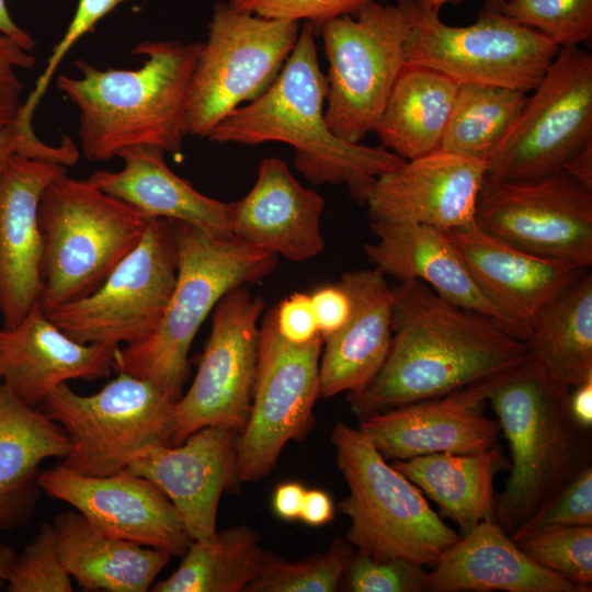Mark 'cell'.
I'll use <instances>...</instances> for the list:
<instances>
[{
	"mask_svg": "<svg viewBox=\"0 0 592 592\" xmlns=\"http://www.w3.org/2000/svg\"><path fill=\"white\" fill-rule=\"evenodd\" d=\"M391 340L378 373L348 392L358 418L444 396L528 356L524 341L493 319L460 308L419 280L391 286Z\"/></svg>",
	"mask_w": 592,
	"mask_h": 592,
	"instance_id": "6da1fadb",
	"label": "cell"
},
{
	"mask_svg": "<svg viewBox=\"0 0 592 592\" xmlns=\"http://www.w3.org/2000/svg\"><path fill=\"white\" fill-rule=\"evenodd\" d=\"M315 33L304 22L273 83L228 114L207 138L217 144L291 145L295 166L306 179L315 184H344L351 197L363 205L375 179L405 160L382 145L351 143L331 132L325 118L328 82L319 66Z\"/></svg>",
	"mask_w": 592,
	"mask_h": 592,
	"instance_id": "7a4b0ae2",
	"label": "cell"
},
{
	"mask_svg": "<svg viewBox=\"0 0 592 592\" xmlns=\"http://www.w3.org/2000/svg\"><path fill=\"white\" fill-rule=\"evenodd\" d=\"M203 43L144 41L133 53L144 57L135 70L98 69L77 60L81 77L60 75L56 87L79 110L83 157L102 161L132 146L182 149L192 73Z\"/></svg>",
	"mask_w": 592,
	"mask_h": 592,
	"instance_id": "3957f363",
	"label": "cell"
},
{
	"mask_svg": "<svg viewBox=\"0 0 592 592\" xmlns=\"http://www.w3.org/2000/svg\"><path fill=\"white\" fill-rule=\"evenodd\" d=\"M483 384L511 451V474L496 496V520L512 537L591 466L590 429L571 415V387L530 356Z\"/></svg>",
	"mask_w": 592,
	"mask_h": 592,
	"instance_id": "277c9868",
	"label": "cell"
},
{
	"mask_svg": "<svg viewBox=\"0 0 592 592\" xmlns=\"http://www.w3.org/2000/svg\"><path fill=\"white\" fill-rule=\"evenodd\" d=\"M173 221L178 272L168 306L148 338L116 348L113 368L150 380L177 402L189 374L191 344L208 314L231 289L267 276L277 255L235 237L217 238Z\"/></svg>",
	"mask_w": 592,
	"mask_h": 592,
	"instance_id": "5b68a950",
	"label": "cell"
},
{
	"mask_svg": "<svg viewBox=\"0 0 592 592\" xmlns=\"http://www.w3.org/2000/svg\"><path fill=\"white\" fill-rule=\"evenodd\" d=\"M349 493L339 510L349 517L346 540L375 560L403 559L433 568L460 534L447 526L421 490L371 441L338 421L330 435Z\"/></svg>",
	"mask_w": 592,
	"mask_h": 592,
	"instance_id": "8992f818",
	"label": "cell"
},
{
	"mask_svg": "<svg viewBox=\"0 0 592 592\" xmlns=\"http://www.w3.org/2000/svg\"><path fill=\"white\" fill-rule=\"evenodd\" d=\"M148 220L89 180L50 183L38 207L45 314L94 292L139 243Z\"/></svg>",
	"mask_w": 592,
	"mask_h": 592,
	"instance_id": "52a82bcc",
	"label": "cell"
},
{
	"mask_svg": "<svg viewBox=\"0 0 592 592\" xmlns=\"http://www.w3.org/2000/svg\"><path fill=\"white\" fill-rule=\"evenodd\" d=\"M397 2L408 20L406 64L433 69L458 84L527 93L538 86L560 49L547 36L491 3L474 24L452 26L417 0Z\"/></svg>",
	"mask_w": 592,
	"mask_h": 592,
	"instance_id": "ba28073f",
	"label": "cell"
},
{
	"mask_svg": "<svg viewBox=\"0 0 592 592\" xmlns=\"http://www.w3.org/2000/svg\"><path fill=\"white\" fill-rule=\"evenodd\" d=\"M41 406L69 439L60 465L80 475L110 476L152 445H172L175 402L147 379L118 373L89 396L64 383Z\"/></svg>",
	"mask_w": 592,
	"mask_h": 592,
	"instance_id": "9c48e42d",
	"label": "cell"
},
{
	"mask_svg": "<svg viewBox=\"0 0 592 592\" xmlns=\"http://www.w3.org/2000/svg\"><path fill=\"white\" fill-rule=\"evenodd\" d=\"M300 26L217 2L190 82L187 134L207 138L241 103L265 92L292 53Z\"/></svg>",
	"mask_w": 592,
	"mask_h": 592,
	"instance_id": "30bf717a",
	"label": "cell"
},
{
	"mask_svg": "<svg viewBox=\"0 0 592 592\" xmlns=\"http://www.w3.org/2000/svg\"><path fill=\"white\" fill-rule=\"evenodd\" d=\"M353 18L325 23L328 60L326 122L333 134L360 143L375 126L406 65L408 20L397 4L372 1Z\"/></svg>",
	"mask_w": 592,
	"mask_h": 592,
	"instance_id": "8fae6325",
	"label": "cell"
},
{
	"mask_svg": "<svg viewBox=\"0 0 592 592\" xmlns=\"http://www.w3.org/2000/svg\"><path fill=\"white\" fill-rule=\"evenodd\" d=\"M592 140V55L560 47L508 134L486 160V177L530 182L562 170Z\"/></svg>",
	"mask_w": 592,
	"mask_h": 592,
	"instance_id": "7c38bea8",
	"label": "cell"
},
{
	"mask_svg": "<svg viewBox=\"0 0 592 592\" xmlns=\"http://www.w3.org/2000/svg\"><path fill=\"white\" fill-rule=\"evenodd\" d=\"M177 272L174 221L149 218L139 243L94 292L46 315L81 343L133 344L158 327Z\"/></svg>",
	"mask_w": 592,
	"mask_h": 592,
	"instance_id": "4fadbf2b",
	"label": "cell"
},
{
	"mask_svg": "<svg viewBox=\"0 0 592 592\" xmlns=\"http://www.w3.org/2000/svg\"><path fill=\"white\" fill-rule=\"evenodd\" d=\"M322 343L320 335L289 343L276 329L273 308L263 317L251 411L236 443L239 482L266 477L285 444L303 440L312 429Z\"/></svg>",
	"mask_w": 592,
	"mask_h": 592,
	"instance_id": "5bb4252c",
	"label": "cell"
},
{
	"mask_svg": "<svg viewBox=\"0 0 592 592\" xmlns=\"http://www.w3.org/2000/svg\"><path fill=\"white\" fill-rule=\"evenodd\" d=\"M475 223L526 253L576 269L592 265V191L563 170L530 182L485 177Z\"/></svg>",
	"mask_w": 592,
	"mask_h": 592,
	"instance_id": "9a60e30c",
	"label": "cell"
},
{
	"mask_svg": "<svg viewBox=\"0 0 592 592\" xmlns=\"http://www.w3.org/2000/svg\"><path fill=\"white\" fill-rule=\"evenodd\" d=\"M263 308V299L252 296L246 286L231 289L215 306L194 380L174 406L172 445L205 426L237 432L244 428L252 405Z\"/></svg>",
	"mask_w": 592,
	"mask_h": 592,
	"instance_id": "2e32d148",
	"label": "cell"
},
{
	"mask_svg": "<svg viewBox=\"0 0 592 592\" xmlns=\"http://www.w3.org/2000/svg\"><path fill=\"white\" fill-rule=\"evenodd\" d=\"M41 490L70 504L95 528L116 538L183 556L193 538L163 491L127 469L87 476L61 465L39 475Z\"/></svg>",
	"mask_w": 592,
	"mask_h": 592,
	"instance_id": "e0dca14e",
	"label": "cell"
},
{
	"mask_svg": "<svg viewBox=\"0 0 592 592\" xmlns=\"http://www.w3.org/2000/svg\"><path fill=\"white\" fill-rule=\"evenodd\" d=\"M486 161L435 150L380 174L364 195L371 223L415 224L443 232L475 224Z\"/></svg>",
	"mask_w": 592,
	"mask_h": 592,
	"instance_id": "ac0fdd59",
	"label": "cell"
},
{
	"mask_svg": "<svg viewBox=\"0 0 592 592\" xmlns=\"http://www.w3.org/2000/svg\"><path fill=\"white\" fill-rule=\"evenodd\" d=\"M67 167L13 153L0 177V315L16 326L43 292V238L38 207L46 187Z\"/></svg>",
	"mask_w": 592,
	"mask_h": 592,
	"instance_id": "d6986e66",
	"label": "cell"
},
{
	"mask_svg": "<svg viewBox=\"0 0 592 592\" xmlns=\"http://www.w3.org/2000/svg\"><path fill=\"white\" fill-rule=\"evenodd\" d=\"M483 380L358 419V429L386 460L486 451L496 445L501 428L485 414Z\"/></svg>",
	"mask_w": 592,
	"mask_h": 592,
	"instance_id": "ffe728a7",
	"label": "cell"
},
{
	"mask_svg": "<svg viewBox=\"0 0 592 592\" xmlns=\"http://www.w3.org/2000/svg\"><path fill=\"white\" fill-rule=\"evenodd\" d=\"M445 235L499 312L503 328L524 342L540 310L589 271L526 253L476 223Z\"/></svg>",
	"mask_w": 592,
	"mask_h": 592,
	"instance_id": "44dd1931",
	"label": "cell"
},
{
	"mask_svg": "<svg viewBox=\"0 0 592 592\" xmlns=\"http://www.w3.org/2000/svg\"><path fill=\"white\" fill-rule=\"evenodd\" d=\"M239 432L205 426L181 444H156L126 468L157 485L179 511L193 539L216 532L223 492L239 483L236 443Z\"/></svg>",
	"mask_w": 592,
	"mask_h": 592,
	"instance_id": "7402d4cb",
	"label": "cell"
},
{
	"mask_svg": "<svg viewBox=\"0 0 592 592\" xmlns=\"http://www.w3.org/2000/svg\"><path fill=\"white\" fill-rule=\"evenodd\" d=\"M116 348L71 339L37 303L16 326L0 329V382L37 408L68 380L109 376Z\"/></svg>",
	"mask_w": 592,
	"mask_h": 592,
	"instance_id": "603a6c76",
	"label": "cell"
},
{
	"mask_svg": "<svg viewBox=\"0 0 592 592\" xmlns=\"http://www.w3.org/2000/svg\"><path fill=\"white\" fill-rule=\"evenodd\" d=\"M323 207V197L303 186L284 160L266 158L249 193L229 203L231 234L291 261H307L325 249Z\"/></svg>",
	"mask_w": 592,
	"mask_h": 592,
	"instance_id": "cb8c5ba5",
	"label": "cell"
},
{
	"mask_svg": "<svg viewBox=\"0 0 592 592\" xmlns=\"http://www.w3.org/2000/svg\"><path fill=\"white\" fill-rule=\"evenodd\" d=\"M339 284L351 298L348 322L323 340L319 391L323 398L366 386L378 373L391 340L392 293L376 267L346 272Z\"/></svg>",
	"mask_w": 592,
	"mask_h": 592,
	"instance_id": "d4e9b609",
	"label": "cell"
},
{
	"mask_svg": "<svg viewBox=\"0 0 592 592\" xmlns=\"http://www.w3.org/2000/svg\"><path fill=\"white\" fill-rule=\"evenodd\" d=\"M587 592L523 553L497 521L478 523L428 571L424 591Z\"/></svg>",
	"mask_w": 592,
	"mask_h": 592,
	"instance_id": "484cf974",
	"label": "cell"
},
{
	"mask_svg": "<svg viewBox=\"0 0 592 592\" xmlns=\"http://www.w3.org/2000/svg\"><path fill=\"white\" fill-rule=\"evenodd\" d=\"M164 153L156 146L124 148L116 155L124 162L121 170H99L88 180L147 218L178 220L217 238H232L229 203L195 190L168 167Z\"/></svg>",
	"mask_w": 592,
	"mask_h": 592,
	"instance_id": "4316f807",
	"label": "cell"
},
{
	"mask_svg": "<svg viewBox=\"0 0 592 592\" xmlns=\"http://www.w3.org/2000/svg\"><path fill=\"white\" fill-rule=\"evenodd\" d=\"M371 228L376 241L366 243L364 253L384 275L398 282L422 281L451 304L485 315L503 328L499 312L445 232L415 224L371 223Z\"/></svg>",
	"mask_w": 592,
	"mask_h": 592,
	"instance_id": "83f0119b",
	"label": "cell"
},
{
	"mask_svg": "<svg viewBox=\"0 0 592 592\" xmlns=\"http://www.w3.org/2000/svg\"><path fill=\"white\" fill-rule=\"evenodd\" d=\"M69 452L64 429L0 382V532L26 524L41 491V464Z\"/></svg>",
	"mask_w": 592,
	"mask_h": 592,
	"instance_id": "f1b7e54d",
	"label": "cell"
},
{
	"mask_svg": "<svg viewBox=\"0 0 592 592\" xmlns=\"http://www.w3.org/2000/svg\"><path fill=\"white\" fill-rule=\"evenodd\" d=\"M66 570L86 590L145 592L168 565V551L107 535L80 512L66 511L50 523Z\"/></svg>",
	"mask_w": 592,
	"mask_h": 592,
	"instance_id": "f546056e",
	"label": "cell"
},
{
	"mask_svg": "<svg viewBox=\"0 0 592 592\" xmlns=\"http://www.w3.org/2000/svg\"><path fill=\"white\" fill-rule=\"evenodd\" d=\"M466 534L482 521L496 520L493 479L511 463L502 449L478 453H433L391 464Z\"/></svg>",
	"mask_w": 592,
	"mask_h": 592,
	"instance_id": "4dcf8cb0",
	"label": "cell"
},
{
	"mask_svg": "<svg viewBox=\"0 0 592 592\" xmlns=\"http://www.w3.org/2000/svg\"><path fill=\"white\" fill-rule=\"evenodd\" d=\"M458 87L439 71L406 64L374 129L382 146L403 160L437 150Z\"/></svg>",
	"mask_w": 592,
	"mask_h": 592,
	"instance_id": "1f68e13d",
	"label": "cell"
},
{
	"mask_svg": "<svg viewBox=\"0 0 592 592\" xmlns=\"http://www.w3.org/2000/svg\"><path fill=\"white\" fill-rule=\"evenodd\" d=\"M528 356L571 388L592 379V274L587 271L548 303L525 341Z\"/></svg>",
	"mask_w": 592,
	"mask_h": 592,
	"instance_id": "d6a6232c",
	"label": "cell"
},
{
	"mask_svg": "<svg viewBox=\"0 0 592 592\" xmlns=\"http://www.w3.org/2000/svg\"><path fill=\"white\" fill-rule=\"evenodd\" d=\"M263 549L250 526L234 525L193 539L178 569L155 592H244L260 571Z\"/></svg>",
	"mask_w": 592,
	"mask_h": 592,
	"instance_id": "836d02e7",
	"label": "cell"
},
{
	"mask_svg": "<svg viewBox=\"0 0 592 592\" xmlns=\"http://www.w3.org/2000/svg\"><path fill=\"white\" fill-rule=\"evenodd\" d=\"M526 92L459 84L440 150L486 161L519 118Z\"/></svg>",
	"mask_w": 592,
	"mask_h": 592,
	"instance_id": "e575fe53",
	"label": "cell"
},
{
	"mask_svg": "<svg viewBox=\"0 0 592 592\" xmlns=\"http://www.w3.org/2000/svg\"><path fill=\"white\" fill-rule=\"evenodd\" d=\"M354 553L342 538H335L328 550L296 561L264 550L259 574L244 592H334Z\"/></svg>",
	"mask_w": 592,
	"mask_h": 592,
	"instance_id": "d590c367",
	"label": "cell"
},
{
	"mask_svg": "<svg viewBox=\"0 0 592 592\" xmlns=\"http://www.w3.org/2000/svg\"><path fill=\"white\" fill-rule=\"evenodd\" d=\"M512 540L539 566L591 591L592 525L543 527Z\"/></svg>",
	"mask_w": 592,
	"mask_h": 592,
	"instance_id": "8d00e7d4",
	"label": "cell"
},
{
	"mask_svg": "<svg viewBox=\"0 0 592 592\" xmlns=\"http://www.w3.org/2000/svg\"><path fill=\"white\" fill-rule=\"evenodd\" d=\"M499 10L559 47L579 46L592 35V0H509Z\"/></svg>",
	"mask_w": 592,
	"mask_h": 592,
	"instance_id": "74e56055",
	"label": "cell"
},
{
	"mask_svg": "<svg viewBox=\"0 0 592 592\" xmlns=\"http://www.w3.org/2000/svg\"><path fill=\"white\" fill-rule=\"evenodd\" d=\"M71 576L57 551L50 523L16 556L7 579L9 592H71Z\"/></svg>",
	"mask_w": 592,
	"mask_h": 592,
	"instance_id": "f35d334b",
	"label": "cell"
},
{
	"mask_svg": "<svg viewBox=\"0 0 592 592\" xmlns=\"http://www.w3.org/2000/svg\"><path fill=\"white\" fill-rule=\"evenodd\" d=\"M428 571L423 566L403 560H375L354 553L342 578L352 592H421Z\"/></svg>",
	"mask_w": 592,
	"mask_h": 592,
	"instance_id": "ab89813d",
	"label": "cell"
},
{
	"mask_svg": "<svg viewBox=\"0 0 592 592\" xmlns=\"http://www.w3.org/2000/svg\"><path fill=\"white\" fill-rule=\"evenodd\" d=\"M376 0H229L236 10L254 15L309 23L315 32L330 20L353 15Z\"/></svg>",
	"mask_w": 592,
	"mask_h": 592,
	"instance_id": "60d3db41",
	"label": "cell"
},
{
	"mask_svg": "<svg viewBox=\"0 0 592 592\" xmlns=\"http://www.w3.org/2000/svg\"><path fill=\"white\" fill-rule=\"evenodd\" d=\"M126 0H79L76 13L70 21L64 36L53 48L42 75L38 77L33 90L23 102L21 113L33 119L34 112L45 94L55 71L62 58L83 35L93 31L95 24L118 4Z\"/></svg>",
	"mask_w": 592,
	"mask_h": 592,
	"instance_id": "b9f144b4",
	"label": "cell"
},
{
	"mask_svg": "<svg viewBox=\"0 0 592 592\" xmlns=\"http://www.w3.org/2000/svg\"><path fill=\"white\" fill-rule=\"evenodd\" d=\"M592 525V467L584 468L543 512L511 538L543 527Z\"/></svg>",
	"mask_w": 592,
	"mask_h": 592,
	"instance_id": "7bdbcfd3",
	"label": "cell"
},
{
	"mask_svg": "<svg viewBox=\"0 0 592 592\" xmlns=\"http://www.w3.org/2000/svg\"><path fill=\"white\" fill-rule=\"evenodd\" d=\"M13 153L29 158L56 162L65 167L75 164L80 156L72 139L64 136L61 144L52 146L39 140L33 126L25 125L19 116L0 132V177Z\"/></svg>",
	"mask_w": 592,
	"mask_h": 592,
	"instance_id": "ee69618b",
	"label": "cell"
},
{
	"mask_svg": "<svg viewBox=\"0 0 592 592\" xmlns=\"http://www.w3.org/2000/svg\"><path fill=\"white\" fill-rule=\"evenodd\" d=\"M35 56L7 35L0 34V132L10 126L22 107L23 83L19 69H32Z\"/></svg>",
	"mask_w": 592,
	"mask_h": 592,
	"instance_id": "f6af8a7d",
	"label": "cell"
},
{
	"mask_svg": "<svg viewBox=\"0 0 592 592\" xmlns=\"http://www.w3.org/2000/svg\"><path fill=\"white\" fill-rule=\"evenodd\" d=\"M273 312L278 333L289 343L304 344L320 335L310 294L293 293Z\"/></svg>",
	"mask_w": 592,
	"mask_h": 592,
	"instance_id": "bcb514c9",
	"label": "cell"
},
{
	"mask_svg": "<svg viewBox=\"0 0 592 592\" xmlns=\"http://www.w3.org/2000/svg\"><path fill=\"white\" fill-rule=\"evenodd\" d=\"M310 297L318 332L326 340L348 322L352 311L351 298L339 283L320 286Z\"/></svg>",
	"mask_w": 592,
	"mask_h": 592,
	"instance_id": "7dc6e473",
	"label": "cell"
},
{
	"mask_svg": "<svg viewBox=\"0 0 592 592\" xmlns=\"http://www.w3.org/2000/svg\"><path fill=\"white\" fill-rule=\"evenodd\" d=\"M333 517L334 506L329 494L318 489H306L299 520L310 526H321Z\"/></svg>",
	"mask_w": 592,
	"mask_h": 592,
	"instance_id": "c3c4849f",
	"label": "cell"
},
{
	"mask_svg": "<svg viewBox=\"0 0 592 592\" xmlns=\"http://www.w3.org/2000/svg\"><path fill=\"white\" fill-rule=\"evenodd\" d=\"M306 488L296 481L281 483L273 494L275 514L287 521L299 520Z\"/></svg>",
	"mask_w": 592,
	"mask_h": 592,
	"instance_id": "681fc988",
	"label": "cell"
},
{
	"mask_svg": "<svg viewBox=\"0 0 592 592\" xmlns=\"http://www.w3.org/2000/svg\"><path fill=\"white\" fill-rule=\"evenodd\" d=\"M570 391L569 409L573 419L582 426L591 429L592 425V379L573 387Z\"/></svg>",
	"mask_w": 592,
	"mask_h": 592,
	"instance_id": "f907efd6",
	"label": "cell"
},
{
	"mask_svg": "<svg viewBox=\"0 0 592 592\" xmlns=\"http://www.w3.org/2000/svg\"><path fill=\"white\" fill-rule=\"evenodd\" d=\"M562 170L578 183L592 191V140L573 153Z\"/></svg>",
	"mask_w": 592,
	"mask_h": 592,
	"instance_id": "816d5d0a",
	"label": "cell"
},
{
	"mask_svg": "<svg viewBox=\"0 0 592 592\" xmlns=\"http://www.w3.org/2000/svg\"><path fill=\"white\" fill-rule=\"evenodd\" d=\"M0 34L9 36L29 52H32L36 45L33 36L21 29L11 18L7 0H0Z\"/></svg>",
	"mask_w": 592,
	"mask_h": 592,
	"instance_id": "f5cc1de1",
	"label": "cell"
},
{
	"mask_svg": "<svg viewBox=\"0 0 592 592\" xmlns=\"http://www.w3.org/2000/svg\"><path fill=\"white\" fill-rule=\"evenodd\" d=\"M15 558L16 554L10 546L0 545V590L3 583L7 582Z\"/></svg>",
	"mask_w": 592,
	"mask_h": 592,
	"instance_id": "db71d44e",
	"label": "cell"
},
{
	"mask_svg": "<svg viewBox=\"0 0 592 592\" xmlns=\"http://www.w3.org/2000/svg\"><path fill=\"white\" fill-rule=\"evenodd\" d=\"M423 8L439 12L440 9L446 3H457L460 0H417ZM489 3L498 7L499 9L504 4V0H487Z\"/></svg>",
	"mask_w": 592,
	"mask_h": 592,
	"instance_id": "11a10c76",
	"label": "cell"
}]
</instances>
